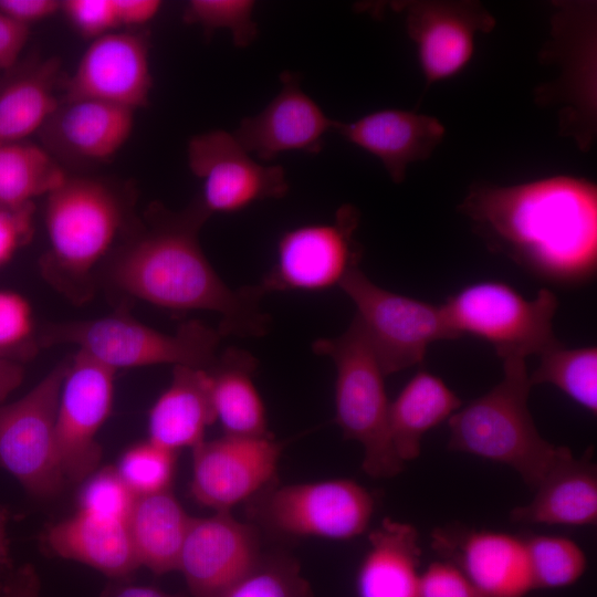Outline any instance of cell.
Instances as JSON below:
<instances>
[{"label":"cell","instance_id":"8992f818","mask_svg":"<svg viewBox=\"0 0 597 597\" xmlns=\"http://www.w3.org/2000/svg\"><path fill=\"white\" fill-rule=\"evenodd\" d=\"M312 350L335 366V422L362 444L363 470L377 479L399 474L405 463L391 443L386 376L357 318L341 335L316 339Z\"/></svg>","mask_w":597,"mask_h":597},{"label":"cell","instance_id":"8d00e7d4","mask_svg":"<svg viewBox=\"0 0 597 597\" xmlns=\"http://www.w3.org/2000/svg\"><path fill=\"white\" fill-rule=\"evenodd\" d=\"M136 495L126 485L116 468L92 473L78 495V513L102 521L126 524Z\"/></svg>","mask_w":597,"mask_h":597},{"label":"cell","instance_id":"83f0119b","mask_svg":"<svg viewBox=\"0 0 597 597\" xmlns=\"http://www.w3.org/2000/svg\"><path fill=\"white\" fill-rule=\"evenodd\" d=\"M135 112L93 100L67 101L48 124L54 126L60 144L69 153L102 161L116 155L128 142Z\"/></svg>","mask_w":597,"mask_h":597},{"label":"cell","instance_id":"8fae6325","mask_svg":"<svg viewBox=\"0 0 597 597\" xmlns=\"http://www.w3.org/2000/svg\"><path fill=\"white\" fill-rule=\"evenodd\" d=\"M69 358L22 398L0 404V467L32 495L57 494L63 476L55 444V417Z\"/></svg>","mask_w":597,"mask_h":597},{"label":"cell","instance_id":"f1b7e54d","mask_svg":"<svg viewBox=\"0 0 597 597\" xmlns=\"http://www.w3.org/2000/svg\"><path fill=\"white\" fill-rule=\"evenodd\" d=\"M461 406V399L440 377L427 370L418 371L389 407L391 443L400 461L416 460L423 436Z\"/></svg>","mask_w":597,"mask_h":597},{"label":"cell","instance_id":"d4e9b609","mask_svg":"<svg viewBox=\"0 0 597 597\" xmlns=\"http://www.w3.org/2000/svg\"><path fill=\"white\" fill-rule=\"evenodd\" d=\"M42 540L54 555L91 566L112 579H128L140 567L124 523L77 512L46 527Z\"/></svg>","mask_w":597,"mask_h":597},{"label":"cell","instance_id":"4dcf8cb0","mask_svg":"<svg viewBox=\"0 0 597 597\" xmlns=\"http://www.w3.org/2000/svg\"><path fill=\"white\" fill-rule=\"evenodd\" d=\"M66 178L63 168L42 147L27 140L0 145V203H34Z\"/></svg>","mask_w":597,"mask_h":597},{"label":"cell","instance_id":"60d3db41","mask_svg":"<svg viewBox=\"0 0 597 597\" xmlns=\"http://www.w3.org/2000/svg\"><path fill=\"white\" fill-rule=\"evenodd\" d=\"M418 597H476L464 573L448 559L430 563L421 572Z\"/></svg>","mask_w":597,"mask_h":597},{"label":"cell","instance_id":"30bf717a","mask_svg":"<svg viewBox=\"0 0 597 597\" xmlns=\"http://www.w3.org/2000/svg\"><path fill=\"white\" fill-rule=\"evenodd\" d=\"M596 6L586 1L556 4L552 40L542 57L558 63L556 82L538 87L537 101L561 106L559 129L582 150L591 146L596 130Z\"/></svg>","mask_w":597,"mask_h":597},{"label":"cell","instance_id":"ee69618b","mask_svg":"<svg viewBox=\"0 0 597 597\" xmlns=\"http://www.w3.org/2000/svg\"><path fill=\"white\" fill-rule=\"evenodd\" d=\"M118 29L136 28L151 21L160 11L159 0H113Z\"/></svg>","mask_w":597,"mask_h":597},{"label":"cell","instance_id":"7402d4cb","mask_svg":"<svg viewBox=\"0 0 597 597\" xmlns=\"http://www.w3.org/2000/svg\"><path fill=\"white\" fill-rule=\"evenodd\" d=\"M214 421L207 369L175 366L169 386L149 410L148 440L175 452L192 449Z\"/></svg>","mask_w":597,"mask_h":597},{"label":"cell","instance_id":"b9f144b4","mask_svg":"<svg viewBox=\"0 0 597 597\" xmlns=\"http://www.w3.org/2000/svg\"><path fill=\"white\" fill-rule=\"evenodd\" d=\"M0 11L13 21L30 28L61 11L59 0H0Z\"/></svg>","mask_w":597,"mask_h":597},{"label":"cell","instance_id":"ac0fdd59","mask_svg":"<svg viewBox=\"0 0 597 597\" xmlns=\"http://www.w3.org/2000/svg\"><path fill=\"white\" fill-rule=\"evenodd\" d=\"M431 546L464 573L476 597H528L535 590L523 537L448 525L432 531Z\"/></svg>","mask_w":597,"mask_h":597},{"label":"cell","instance_id":"ba28073f","mask_svg":"<svg viewBox=\"0 0 597 597\" xmlns=\"http://www.w3.org/2000/svg\"><path fill=\"white\" fill-rule=\"evenodd\" d=\"M248 503L256 527L280 536L332 541L363 534L375 510L370 492L349 479L272 484Z\"/></svg>","mask_w":597,"mask_h":597},{"label":"cell","instance_id":"7c38bea8","mask_svg":"<svg viewBox=\"0 0 597 597\" xmlns=\"http://www.w3.org/2000/svg\"><path fill=\"white\" fill-rule=\"evenodd\" d=\"M360 213L343 205L332 222L308 223L283 232L271 270L256 284L271 292H322L339 287L359 268L363 250L355 239Z\"/></svg>","mask_w":597,"mask_h":597},{"label":"cell","instance_id":"7bdbcfd3","mask_svg":"<svg viewBox=\"0 0 597 597\" xmlns=\"http://www.w3.org/2000/svg\"><path fill=\"white\" fill-rule=\"evenodd\" d=\"M30 33L24 27L0 11V71L11 67L23 51Z\"/></svg>","mask_w":597,"mask_h":597},{"label":"cell","instance_id":"6da1fadb","mask_svg":"<svg viewBox=\"0 0 597 597\" xmlns=\"http://www.w3.org/2000/svg\"><path fill=\"white\" fill-rule=\"evenodd\" d=\"M486 247L541 281L584 285L597 271V188L555 176L515 186L478 182L459 206Z\"/></svg>","mask_w":597,"mask_h":597},{"label":"cell","instance_id":"9a60e30c","mask_svg":"<svg viewBox=\"0 0 597 597\" xmlns=\"http://www.w3.org/2000/svg\"><path fill=\"white\" fill-rule=\"evenodd\" d=\"M282 448L271 433L201 441L192 448V498L216 512L250 501L274 484Z\"/></svg>","mask_w":597,"mask_h":597},{"label":"cell","instance_id":"7dc6e473","mask_svg":"<svg viewBox=\"0 0 597 597\" xmlns=\"http://www.w3.org/2000/svg\"><path fill=\"white\" fill-rule=\"evenodd\" d=\"M23 379V368L13 359L0 356V404Z\"/></svg>","mask_w":597,"mask_h":597},{"label":"cell","instance_id":"f6af8a7d","mask_svg":"<svg viewBox=\"0 0 597 597\" xmlns=\"http://www.w3.org/2000/svg\"><path fill=\"white\" fill-rule=\"evenodd\" d=\"M40 579L32 565L6 573L0 582V597H41Z\"/></svg>","mask_w":597,"mask_h":597},{"label":"cell","instance_id":"d590c367","mask_svg":"<svg viewBox=\"0 0 597 597\" xmlns=\"http://www.w3.org/2000/svg\"><path fill=\"white\" fill-rule=\"evenodd\" d=\"M253 10L254 2L250 0H191L186 6L184 20L207 31L227 29L234 45L245 48L258 34Z\"/></svg>","mask_w":597,"mask_h":597},{"label":"cell","instance_id":"5bb4252c","mask_svg":"<svg viewBox=\"0 0 597 597\" xmlns=\"http://www.w3.org/2000/svg\"><path fill=\"white\" fill-rule=\"evenodd\" d=\"M187 159L201 182L197 201L209 216L239 212L258 201L281 199L289 191L281 166L258 163L232 133L222 129L191 137Z\"/></svg>","mask_w":597,"mask_h":597},{"label":"cell","instance_id":"cb8c5ba5","mask_svg":"<svg viewBox=\"0 0 597 597\" xmlns=\"http://www.w3.org/2000/svg\"><path fill=\"white\" fill-rule=\"evenodd\" d=\"M591 451L573 454L557 465L534 490L530 503L511 511L513 522L586 526L597 521V470Z\"/></svg>","mask_w":597,"mask_h":597},{"label":"cell","instance_id":"484cf974","mask_svg":"<svg viewBox=\"0 0 597 597\" xmlns=\"http://www.w3.org/2000/svg\"><path fill=\"white\" fill-rule=\"evenodd\" d=\"M258 359L249 352L230 347L218 354L207 368L216 421L223 434L262 437L270 434L266 410L254 384Z\"/></svg>","mask_w":597,"mask_h":597},{"label":"cell","instance_id":"e575fe53","mask_svg":"<svg viewBox=\"0 0 597 597\" xmlns=\"http://www.w3.org/2000/svg\"><path fill=\"white\" fill-rule=\"evenodd\" d=\"M175 463V451L147 440L128 449L116 470L132 492L139 496L170 489Z\"/></svg>","mask_w":597,"mask_h":597},{"label":"cell","instance_id":"1f68e13d","mask_svg":"<svg viewBox=\"0 0 597 597\" xmlns=\"http://www.w3.org/2000/svg\"><path fill=\"white\" fill-rule=\"evenodd\" d=\"M537 368L530 375L532 386L549 384L576 404L597 412V348H568L562 345L540 355Z\"/></svg>","mask_w":597,"mask_h":597},{"label":"cell","instance_id":"2e32d148","mask_svg":"<svg viewBox=\"0 0 597 597\" xmlns=\"http://www.w3.org/2000/svg\"><path fill=\"white\" fill-rule=\"evenodd\" d=\"M261 555L258 527L221 511L191 517L177 570L192 597H224Z\"/></svg>","mask_w":597,"mask_h":597},{"label":"cell","instance_id":"d6a6232c","mask_svg":"<svg viewBox=\"0 0 597 597\" xmlns=\"http://www.w3.org/2000/svg\"><path fill=\"white\" fill-rule=\"evenodd\" d=\"M523 538L535 589L565 588L585 574L586 554L573 540L558 535Z\"/></svg>","mask_w":597,"mask_h":597},{"label":"cell","instance_id":"52a82bcc","mask_svg":"<svg viewBox=\"0 0 597 597\" xmlns=\"http://www.w3.org/2000/svg\"><path fill=\"white\" fill-rule=\"evenodd\" d=\"M556 295L541 289L526 300L500 281L470 284L449 296L442 308L459 337L472 335L490 343L502 360L542 355L563 343L553 331Z\"/></svg>","mask_w":597,"mask_h":597},{"label":"cell","instance_id":"f546056e","mask_svg":"<svg viewBox=\"0 0 597 597\" xmlns=\"http://www.w3.org/2000/svg\"><path fill=\"white\" fill-rule=\"evenodd\" d=\"M59 71V61L52 57L1 90L0 145L25 142L52 119L59 109L55 96Z\"/></svg>","mask_w":597,"mask_h":597},{"label":"cell","instance_id":"277c9868","mask_svg":"<svg viewBox=\"0 0 597 597\" xmlns=\"http://www.w3.org/2000/svg\"><path fill=\"white\" fill-rule=\"evenodd\" d=\"M503 370L496 386L448 419V448L505 464L534 491L572 451L540 434L527 406L532 385L525 359L503 360Z\"/></svg>","mask_w":597,"mask_h":597},{"label":"cell","instance_id":"d6986e66","mask_svg":"<svg viewBox=\"0 0 597 597\" xmlns=\"http://www.w3.org/2000/svg\"><path fill=\"white\" fill-rule=\"evenodd\" d=\"M401 10L428 85L465 67L476 34L495 25L493 15L476 1H409Z\"/></svg>","mask_w":597,"mask_h":597},{"label":"cell","instance_id":"c3c4849f","mask_svg":"<svg viewBox=\"0 0 597 597\" xmlns=\"http://www.w3.org/2000/svg\"><path fill=\"white\" fill-rule=\"evenodd\" d=\"M8 521L9 511L6 506L0 505V573H7L12 568L9 538L7 535Z\"/></svg>","mask_w":597,"mask_h":597},{"label":"cell","instance_id":"9c48e42d","mask_svg":"<svg viewBox=\"0 0 597 597\" xmlns=\"http://www.w3.org/2000/svg\"><path fill=\"white\" fill-rule=\"evenodd\" d=\"M339 289L356 306L359 322L385 376L417 366L438 341L458 339L442 305L378 286L357 268Z\"/></svg>","mask_w":597,"mask_h":597},{"label":"cell","instance_id":"44dd1931","mask_svg":"<svg viewBox=\"0 0 597 597\" xmlns=\"http://www.w3.org/2000/svg\"><path fill=\"white\" fill-rule=\"evenodd\" d=\"M333 132L378 158L392 181L400 184L410 164L432 155L446 129L432 116L380 109L350 123L336 121Z\"/></svg>","mask_w":597,"mask_h":597},{"label":"cell","instance_id":"5b68a950","mask_svg":"<svg viewBox=\"0 0 597 597\" xmlns=\"http://www.w3.org/2000/svg\"><path fill=\"white\" fill-rule=\"evenodd\" d=\"M222 334L201 321L181 323L166 333L135 320L125 306L108 315L48 323L39 345H73L114 371L154 365L209 368L218 356Z\"/></svg>","mask_w":597,"mask_h":597},{"label":"cell","instance_id":"4fadbf2b","mask_svg":"<svg viewBox=\"0 0 597 597\" xmlns=\"http://www.w3.org/2000/svg\"><path fill=\"white\" fill-rule=\"evenodd\" d=\"M115 374L81 352L69 357L55 417V444L65 481L82 482L100 464L97 433L112 411Z\"/></svg>","mask_w":597,"mask_h":597},{"label":"cell","instance_id":"ab89813d","mask_svg":"<svg viewBox=\"0 0 597 597\" xmlns=\"http://www.w3.org/2000/svg\"><path fill=\"white\" fill-rule=\"evenodd\" d=\"M35 205L0 203V268L30 243L34 233Z\"/></svg>","mask_w":597,"mask_h":597},{"label":"cell","instance_id":"836d02e7","mask_svg":"<svg viewBox=\"0 0 597 597\" xmlns=\"http://www.w3.org/2000/svg\"><path fill=\"white\" fill-rule=\"evenodd\" d=\"M224 597H313V594L294 558L262 553L254 567Z\"/></svg>","mask_w":597,"mask_h":597},{"label":"cell","instance_id":"e0dca14e","mask_svg":"<svg viewBox=\"0 0 597 597\" xmlns=\"http://www.w3.org/2000/svg\"><path fill=\"white\" fill-rule=\"evenodd\" d=\"M151 88L148 39L116 30L91 41L67 80L65 102L93 100L137 111L148 104Z\"/></svg>","mask_w":597,"mask_h":597},{"label":"cell","instance_id":"ffe728a7","mask_svg":"<svg viewBox=\"0 0 597 597\" xmlns=\"http://www.w3.org/2000/svg\"><path fill=\"white\" fill-rule=\"evenodd\" d=\"M281 82L274 98L232 133L250 155L264 161L289 151L318 154L336 123L302 90L297 74L284 72Z\"/></svg>","mask_w":597,"mask_h":597},{"label":"cell","instance_id":"3957f363","mask_svg":"<svg viewBox=\"0 0 597 597\" xmlns=\"http://www.w3.org/2000/svg\"><path fill=\"white\" fill-rule=\"evenodd\" d=\"M48 249L40 261L45 281L76 305L93 298L100 271L117 247L127 207L106 182L69 177L45 197Z\"/></svg>","mask_w":597,"mask_h":597},{"label":"cell","instance_id":"4316f807","mask_svg":"<svg viewBox=\"0 0 597 597\" xmlns=\"http://www.w3.org/2000/svg\"><path fill=\"white\" fill-rule=\"evenodd\" d=\"M190 521L170 489L136 496L126 526L139 566L156 575L177 570Z\"/></svg>","mask_w":597,"mask_h":597},{"label":"cell","instance_id":"7a4b0ae2","mask_svg":"<svg viewBox=\"0 0 597 597\" xmlns=\"http://www.w3.org/2000/svg\"><path fill=\"white\" fill-rule=\"evenodd\" d=\"M210 216L198 201L181 212L155 208L138 233L118 243L103 264L98 285L115 296L169 311H209L221 316L219 332L239 337L268 333L256 284L233 290L206 256L199 231Z\"/></svg>","mask_w":597,"mask_h":597},{"label":"cell","instance_id":"603a6c76","mask_svg":"<svg viewBox=\"0 0 597 597\" xmlns=\"http://www.w3.org/2000/svg\"><path fill=\"white\" fill-rule=\"evenodd\" d=\"M368 542L356 574L357 597H418V531L409 523L386 517L369 533Z\"/></svg>","mask_w":597,"mask_h":597},{"label":"cell","instance_id":"bcb514c9","mask_svg":"<svg viewBox=\"0 0 597 597\" xmlns=\"http://www.w3.org/2000/svg\"><path fill=\"white\" fill-rule=\"evenodd\" d=\"M101 597H186L182 594H171L157 587L134 584L128 579H112L104 588Z\"/></svg>","mask_w":597,"mask_h":597},{"label":"cell","instance_id":"f35d334b","mask_svg":"<svg viewBox=\"0 0 597 597\" xmlns=\"http://www.w3.org/2000/svg\"><path fill=\"white\" fill-rule=\"evenodd\" d=\"M61 12L81 35L91 40L118 29L113 0H64Z\"/></svg>","mask_w":597,"mask_h":597},{"label":"cell","instance_id":"74e56055","mask_svg":"<svg viewBox=\"0 0 597 597\" xmlns=\"http://www.w3.org/2000/svg\"><path fill=\"white\" fill-rule=\"evenodd\" d=\"M32 308L25 297L17 292L0 289V356L12 359L10 354L35 350Z\"/></svg>","mask_w":597,"mask_h":597}]
</instances>
